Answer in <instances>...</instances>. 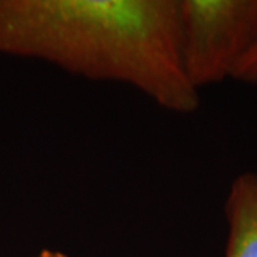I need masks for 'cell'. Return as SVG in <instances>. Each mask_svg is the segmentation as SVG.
I'll list each match as a JSON object with an SVG mask.
<instances>
[{
	"label": "cell",
	"mask_w": 257,
	"mask_h": 257,
	"mask_svg": "<svg viewBox=\"0 0 257 257\" xmlns=\"http://www.w3.org/2000/svg\"><path fill=\"white\" fill-rule=\"evenodd\" d=\"M229 237L224 257H257V175L237 176L226 199Z\"/></svg>",
	"instance_id": "3"
},
{
	"label": "cell",
	"mask_w": 257,
	"mask_h": 257,
	"mask_svg": "<svg viewBox=\"0 0 257 257\" xmlns=\"http://www.w3.org/2000/svg\"><path fill=\"white\" fill-rule=\"evenodd\" d=\"M37 257H70L67 256V254H64L62 251H56V250H43V251H40V254Z\"/></svg>",
	"instance_id": "5"
},
{
	"label": "cell",
	"mask_w": 257,
	"mask_h": 257,
	"mask_svg": "<svg viewBox=\"0 0 257 257\" xmlns=\"http://www.w3.org/2000/svg\"><path fill=\"white\" fill-rule=\"evenodd\" d=\"M233 79L239 82L248 83V84L257 83V42L240 62Z\"/></svg>",
	"instance_id": "4"
},
{
	"label": "cell",
	"mask_w": 257,
	"mask_h": 257,
	"mask_svg": "<svg viewBox=\"0 0 257 257\" xmlns=\"http://www.w3.org/2000/svg\"><path fill=\"white\" fill-rule=\"evenodd\" d=\"M0 55L126 84L177 114L200 106L180 57L179 0H0Z\"/></svg>",
	"instance_id": "1"
},
{
	"label": "cell",
	"mask_w": 257,
	"mask_h": 257,
	"mask_svg": "<svg viewBox=\"0 0 257 257\" xmlns=\"http://www.w3.org/2000/svg\"><path fill=\"white\" fill-rule=\"evenodd\" d=\"M180 57L187 80L223 82L257 42V0H179Z\"/></svg>",
	"instance_id": "2"
}]
</instances>
